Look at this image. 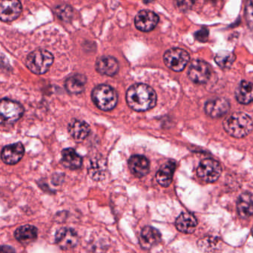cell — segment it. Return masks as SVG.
<instances>
[{"label":"cell","instance_id":"cell-1","mask_svg":"<svg viewBox=\"0 0 253 253\" xmlns=\"http://www.w3.org/2000/svg\"><path fill=\"white\" fill-rule=\"evenodd\" d=\"M126 101L133 110L146 112L156 106L157 94L155 90L146 84H134L127 91Z\"/></svg>","mask_w":253,"mask_h":253},{"label":"cell","instance_id":"cell-2","mask_svg":"<svg viewBox=\"0 0 253 253\" xmlns=\"http://www.w3.org/2000/svg\"><path fill=\"white\" fill-rule=\"evenodd\" d=\"M223 126L229 135L242 138L253 131V121L247 114L235 112L225 119Z\"/></svg>","mask_w":253,"mask_h":253},{"label":"cell","instance_id":"cell-3","mask_svg":"<svg viewBox=\"0 0 253 253\" xmlns=\"http://www.w3.org/2000/svg\"><path fill=\"white\" fill-rule=\"evenodd\" d=\"M91 98L95 106L103 111L115 109L118 101L117 91L110 85L102 84L93 89Z\"/></svg>","mask_w":253,"mask_h":253},{"label":"cell","instance_id":"cell-4","mask_svg":"<svg viewBox=\"0 0 253 253\" xmlns=\"http://www.w3.org/2000/svg\"><path fill=\"white\" fill-rule=\"evenodd\" d=\"M54 62V57L51 53L47 50H35L28 55L26 64L28 69L36 74V75H44L49 70L50 67Z\"/></svg>","mask_w":253,"mask_h":253},{"label":"cell","instance_id":"cell-5","mask_svg":"<svg viewBox=\"0 0 253 253\" xmlns=\"http://www.w3.org/2000/svg\"><path fill=\"white\" fill-rule=\"evenodd\" d=\"M1 123L12 124L18 121L24 113V108L18 102L4 98L0 103Z\"/></svg>","mask_w":253,"mask_h":253},{"label":"cell","instance_id":"cell-6","mask_svg":"<svg viewBox=\"0 0 253 253\" xmlns=\"http://www.w3.org/2000/svg\"><path fill=\"white\" fill-rule=\"evenodd\" d=\"M189 54L181 48H171L166 51L164 61L166 66L174 72H181L189 63Z\"/></svg>","mask_w":253,"mask_h":253},{"label":"cell","instance_id":"cell-7","mask_svg":"<svg viewBox=\"0 0 253 253\" xmlns=\"http://www.w3.org/2000/svg\"><path fill=\"white\" fill-rule=\"evenodd\" d=\"M221 171V167L217 161L207 158L200 163L197 169V174L203 181L212 183L219 178Z\"/></svg>","mask_w":253,"mask_h":253},{"label":"cell","instance_id":"cell-8","mask_svg":"<svg viewBox=\"0 0 253 253\" xmlns=\"http://www.w3.org/2000/svg\"><path fill=\"white\" fill-rule=\"evenodd\" d=\"M188 76L195 84H206L211 76V68L208 63L203 60H194L189 66Z\"/></svg>","mask_w":253,"mask_h":253},{"label":"cell","instance_id":"cell-9","mask_svg":"<svg viewBox=\"0 0 253 253\" xmlns=\"http://www.w3.org/2000/svg\"><path fill=\"white\" fill-rule=\"evenodd\" d=\"M21 12L20 0H0V18L2 22L14 21L20 17Z\"/></svg>","mask_w":253,"mask_h":253},{"label":"cell","instance_id":"cell-10","mask_svg":"<svg viewBox=\"0 0 253 253\" xmlns=\"http://www.w3.org/2000/svg\"><path fill=\"white\" fill-rule=\"evenodd\" d=\"M55 241L60 249L69 250L78 246L79 238L74 229L70 228H61L56 233Z\"/></svg>","mask_w":253,"mask_h":253},{"label":"cell","instance_id":"cell-11","mask_svg":"<svg viewBox=\"0 0 253 253\" xmlns=\"http://www.w3.org/2000/svg\"><path fill=\"white\" fill-rule=\"evenodd\" d=\"M158 22L159 17L155 12L149 10H143L136 15L134 24L138 30L149 32L156 27Z\"/></svg>","mask_w":253,"mask_h":253},{"label":"cell","instance_id":"cell-12","mask_svg":"<svg viewBox=\"0 0 253 253\" xmlns=\"http://www.w3.org/2000/svg\"><path fill=\"white\" fill-rule=\"evenodd\" d=\"M25 153V149L21 143L8 145L3 148L1 158L5 164L14 165L21 161Z\"/></svg>","mask_w":253,"mask_h":253},{"label":"cell","instance_id":"cell-13","mask_svg":"<svg viewBox=\"0 0 253 253\" xmlns=\"http://www.w3.org/2000/svg\"><path fill=\"white\" fill-rule=\"evenodd\" d=\"M230 105L224 98H217L209 100L204 106V110L207 115L211 118H220L227 113Z\"/></svg>","mask_w":253,"mask_h":253},{"label":"cell","instance_id":"cell-14","mask_svg":"<svg viewBox=\"0 0 253 253\" xmlns=\"http://www.w3.org/2000/svg\"><path fill=\"white\" fill-rule=\"evenodd\" d=\"M128 167L133 175L137 177L146 176L149 172V161L143 155H133L128 160Z\"/></svg>","mask_w":253,"mask_h":253},{"label":"cell","instance_id":"cell-15","mask_svg":"<svg viewBox=\"0 0 253 253\" xmlns=\"http://www.w3.org/2000/svg\"><path fill=\"white\" fill-rule=\"evenodd\" d=\"M161 241V234L158 229L152 226H145L140 233V244L142 248L149 250L159 244Z\"/></svg>","mask_w":253,"mask_h":253},{"label":"cell","instance_id":"cell-16","mask_svg":"<svg viewBox=\"0 0 253 253\" xmlns=\"http://www.w3.org/2000/svg\"><path fill=\"white\" fill-rule=\"evenodd\" d=\"M96 70L103 75L115 76L119 71V64L115 57L103 56L98 59L96 63Z\"/></svg>","mask_w":253,"mask_h":253},{"label":"cell","instance_id":"cell-17","mask_svg":"<svg viewBox=\"0 0 253 253\" xmlns=\"http://www.w3.org/2000/svg\"><path fill=\"white\" fill-rule=\"evenodd\" d=\"M198 225L196 217L189 212H183L176 219L175 226L177 230L183 233L191 234L195 232Z\"/></svg>","mask_w":253,"mask_h":253},{"label":"cell","instance_id":"cell-18","mask_svg":"<svg viewBox=\"0 0 253 253\" xmlns=\"http://www.w3.org/2000/svg\"><path fill=\"white\" fill-rule=\"evenodd\" d=\"M90 126L85 121L73 120L69 126V134L77 142L85 140L90 133Z\"/></svg>","mask_w":253,"mask_h":253},{"label":"cell","instance_id":"cell-19","mask_svg":"<svg viewBox=\"0 0 253 253\" xmlns=\"http://www.w3.org/2000/svg\"><path fill=\"white\" fill-rule=\"evenodd\" d=\"M175 168L176 164L174 161H168L160 168L156 174V179L161 186L168 187L171 185Z\"/></svg>","mask_w":253,"mask_h":253},{"label":"cell","instance_id":"cell-20","mask_svg":"<svg viewBox=\"0 0 253 253\" xmlns=\"http://www.w3.org/2000/svg\"><path fill=\"white\" fill-rule=\"evenodd\" d=\"M14 236L19 242L27 245L36 241L38 238V229L32 225H24L17 229Z\"/></svg>","mask_w":253,"mask_h":253},{"label":"cell","instance_id":"cell-21","mask_svg":"<svg viewBox=\"0 0 253 253\" xmlns=\"http://www.w3.org/2000/svg\"><path fill=\"white\" fill-rule=\"evenodd\" d=\"M61 162L66 168L76 170L82 167L83 159L75 149L68 148L62 152Z\"/></svg>","mask_w":253,"mask_h":253},{"label":"cell","instance_id":"cell-22","mask_svg":"<svg viewBox=\"0 0 253 253\" xmlns=\"http://www.w3.org/2000/svg\"><path fill=\"white\" fill-rule=\"evenodd\" d=\"M238 214L242 218L253 215V194L245 192L239 197L237 203Z\"/></svg>","mask_w":253,"mask_h":253},{"label":"cell","instance_id":"cell-23","mask_svg":"<svg viewBox=\"0 0 253 253\" xmlns=\"http://www.w3.org/2000/svg\"><path fill=\"white\" fill-rule=\"evenodd\" d=\"M86 82V77L85 75L76 74L67 78L65 82V87L68 92L70 94H81L85 89Z\"/></svg>","mask_w":253,"mask_h":253},{"label":"cell","instance_id":"cell-24","mask_svg":"<svg viewBox=\"0 0 253 253\" xmlns=\"http://www.w3.org/2000/svg\"><path fill=\"white\" fill-rule=\"evenodd\" d=\"M235 97L241 104H249L253 101V84L242 81L235 90Z\"/></svg>","mask_w":253,"mask_h":253},{"label":"cell","instance_id":"cell-25","mask_svg":"<svg viewBox=\"0 0 253 253\" xmlns=\"http://www.w3.org/2000/svg\"><path fill=\"white\" fill-rule=\"evenodd\" d=\"M106 165V161L103 158H96L94 162L91 163V167L88 168V174L94 180H103L105 177Z\"/></svg>","mask_w":253,"mask_h":253},{"label":"cell","instance_id":"cell-26","mask_svg":"<svg viewBox=\"0 0 253 253\" xmlns=\"http://www.w3.org/2000/svg\"><path fill=\"white\" fill-rule=\"evenodd\" d=\"M214 60L220 67L226 69L230 67L233 64L235 60V56L230 51H221L217 53Z\"/></svg>","mask_w":253,"mask_h":253},{"label":"cell","instance_id":"cell-27","mask_svg":"<svg viewBox=\"0 0 253 253\" xmlns=\"http://www.w3.org/2000/svg\"><path fill=\"white\" fill-rule=\"evenodd\" d=\"M56 14L58 16L60 20L67 21L72 18V14H73V11L72 8L69 5H60L57 7L55 10Z\"/></svg>","mask_w":253,"mask_h":253},{"label":"cell","instance_id":"cell-28","mask_svg":"<svg viewBox=\"0 0 253 253\" xmlns=\"http://www.w3.org/2000/svg\"><path fill=\"white\" fill-rule=\"evenodd\" d=\"M245 16L249 27L253 31V3L250 0L246 3Z\"/></svg>","mask_w":253,"mask_h":253},{"label":"cell","instance_id":"cell-29","mask_svg":"<svg viewBox=\"0 0 253 253\" xmlns=\"http://www.w3.org/2000/svg\"><path fill=\"white\" fill-rule=\"evenodd\" d=\"M195 0H174L176 6L182 11H186L190 9L194 4Z\"/></svg>","mask_w":253,"mask_h":253},{"label":"cell","instance_id":"cell-30","mask_svg":"<svg viewBox=\"0 0 253 253\" xmlns=\"http://www.w3.org/2000/svg\"><path fill=\"white\" fill-rule=\"evenodd\" d=\"M209 32L207 29H202L195 34V38L201 42H207L208 40Z\"/></svg>","mask_w":253,"mask_h":253},{"label":"cell","instance_id":"cell-31","mask_svg":"<svg viewBox=\"0 0 253 253\" xmlns=\"http://www.w3.org/2000/svg\"><path fill=\"white\" fill-rule=\"evenodd\" d=\"M12 252H14V250L11 247L4 246L2 247V253H12Z\"/></svg>","mask_w":253,"mask_h":253},{"label":"cell","instance_id":"cell-32","mask_svg":"<svg viewBox=\"0 0 253 253\" xmlns=\"http://www.w3.org/2000/svg\"><path fill=\"white\" fill-rule=\"evenodd\" d=\"M208 1H211V2H217V1H219V0H208Z\"/></svg>","mask_w":253,"mask_h":253},{"label":"cell","instance_id":"cell-33","mask_svg":"<svg viewBox=\"0 0 253 253\" xmlns=\"http://www.w3.org/2000/svg\"><path fill=\"white\" fill-rule=\"evenodd\" d=\"M252 233H253V229H252Z\"/></svg>","mask_w":253,"mask_h":253}]
</instances>
